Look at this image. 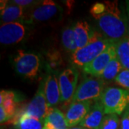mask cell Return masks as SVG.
Segmentation results:
<instances>
[{
	"label": "cell",
	"mask_w": 129,
	"mask_h": 129,
	"mask_svg": "<svg viewBox=\"0 0 129 129\" xmlns=\"http://www.w3.org/2000/svg\"><path fill=\"white\" fill-rule=\"evenodd\" d=\"M115 57L116 51L115 42H113L92 62L85 66L83 68V71L94 77H101L107 65Z\"/></svg>",
	"instance_id": "ba28073f"
},
{
	"label": "cell",
	"mask_w": 129,
	"mask_h": 129,
	"mask_svg": "<svg viewBox=\"0 0 129 129\" xmlns=\"http://www.w3.org/2000/svg\"><path fill=\"white\" fill-rule=\"evenodd\" d=\"M9 120V117L7 114V113L5 112V109L3 108V107L0 106V122H1V123H3Z\"/></svg>",
	"instance_id": "d4e9b609"
},
{
	"label": "cell",
	"mask_w": 129,
	"mask_h": 129,
	"mask_svg": "<svg viewBox=\"0 0 129 129\" xmlns=\"http://www.w3.org/2000/svg\"><path fill=\"white\" fill-rule=\"evenodd\" d=\"M75 42L78 49L83 48L90 42L92 30L86 22L79 21L73 26Z\"/></svg>",
	"instance_id": "9a60e30c"
},
{
	"label": "cell",
	"mask_w": 129,
	"mask_h": 129,
	"mask_svg": "<svg viewBox=\"0 0 129 129\" xmlns=\"http://www.w3.org/2000/svg\"><path fill=\"white\" fill-rule=\"evenodd\" d=\"M114 42L106 38L90 40L86 46L78 49L71 55V60L79 68H84L103 52Z\"/></svg>",
	"instance_id": "3957f363"
},
{
	"label": "cell",
	"mask_w": 129,
	"mask_h": 129,
	"mask_svg": "<svg viewBox=\"0 0 129 129\" xmlns=\"http://www.w3.org/2000/svg\"><path fill=\"white\" fill-rule=\"evenodd\" d=\"M105 111L101 101H96L91 107L85 118L80 123V126L86 129H100Z\"/></svg>",
	"instance_id": "4fadbf2b"
},
{
	"label": "cell",
	"mask_w": 129,
	"mask_h": 129,
	"mask_svg": "<svg viewBox=\"0 0 129 129\" xmlns=\"http://www.w3.org/2000/svg\"><path fill=\"white\" fill-rule=\"evenodd\" d=\"M101 101L106 115H120L129 106V90L107 88L102 94Z\"/></svg>",
	"instance_id": "7a4b0ae2"
},
{
	"label": "cell",
	"mask_w": 129,
	"mask_h": 129,
	"mask_svg": "<svg viewBox=\"0 0 129 129\" xmlns=\"http://www.w3.org/2000/svg\"><path fill=\"white\" fill-rule=\"evenodd\" d=\"M120 120L117 114H107L104 116L100 129H118Z\"/></svg>",
	"instance_id": "7402d4cb"
},
{
	"label": "cell",
	"mask_w": 129,
	"mask_h": 129,
	"mask_svg": "<svg viewBox=\"0 0 129 129\" xmlns=\"http://www.w3.org/2000/svg\"><path fill=\"white\" fill-rule=\"evenodd\" d=\"M14 4L19 5L20 7H23V6H27L33 4L35 2L32 0H15L13 2Z\"/></svg>",
	"instance_id": "484cf974"
},
{
	"label": "cell",
	"mask_w": 129,
	"mask_h": 129,
	"mask_svg": "<svg viewBox=\"0 0 129 129\" xmlns=\"http://www.w3.org/2000/svg\"><path fill=\"white\" fill-rule=\"evenodd\" d=\"M78 72L74 68H68L62 72L59 76V87L61 94V102L70 103L77 90Z\"/></svg>",
	"instance_id": "8992f818"
},
{
	"label": "cell",
	"mask_w": 129,
	"mask_h": 129,
	"mask_svg": "<svg viewBox=\"0 0 129 129\" xmlns=\"http://www.w3.org/2000/svg\"><path fill=\"white\" fill-rule=\"evenodd\" d=\"M120 129H129V106L125 109L121 117Z\"/></svg>",
	"instance_id": "cb8c5ba5"
},
{
	"label": "cell",
	"mask_w": 129,
	"mask_h": 129,
	"mask_svg": "<svg viewBox=\"0 0 129 129\" xmlns=\"http://www.w3.org/2000/svg\"><path fill=\"white\" fill-rule=\"evenodd\" d=\"M40 58L33 53L18 50L14 59V68L19 75L27 78L36 77L40 68Z\"/></svg>",
	"instance_id": "5b68a950"
},
{
	"label": "cell",
	"mask_w": 129,
	"mask_h": 129,
	"mask_svg": "<svg viewBox=\"0 0 129 129\" xmlns=\"http://www.w3.org/2000/svg\"><path fill=\"white\" fill-rule=\"evenodd\" d=\"M62 42L64 49L68 52L73 53L78 50L73 27H69L64 29L62 33Z\"/></svg>",
	"instance_id": "44dd1931"
},
{
	"label": "cell",
	"mask_w": 129,
	"mask_h": 129,
	"mask_svg": "<svg viewBox=\"0 0 129 129\" xmlns=\"http://www.w3.org/2000/svg\"><path fill=\"white\" fill-rule=\"evenodd\" d=\"M91 108V101L73 102L70 104L65 113L68 128L80 124Z\"/></svg>",
	"instance_id": "30bf717a"
},
{
	"label": "cell",
	"mask_w": 129,
	"mask_h": 129,
	"mask_svg": "<svg viewBox=\"0 0 129 129\" xmlns=\"http://www.w3.org/2000/svg\"><path fill=\"white\" fill-rule=\"evenodd\" d=\"M45 95L49 108L57 106L61 101L59 82L53 74H49L45 82Z\"/></svg>",
	"instance_id": "7c38bea8"
},
{
	"label": "cell",
	"mask_w": 129,
	"mask_h": 129,
	"mask_svg": "<svg viewBox=\"0 0 129 129\" xmlns=\"http://www.w3.org/2000/svg\"><path fill=\"white\" fill-rule=\"evenodd\" d=\"M104 80L99 77H90L83 80L74 95L72 103L90 101L101 98L104 91Z\"/></svg>",
	"instance_id": "277c9868"
},
{
	"label": "cell",
	"mask_w": 129,
	"mask_h": 129,
	"mask_svg": "<svg viewBox=\"0 0 129 129\" xmlns=\"http://www.w3.org/2000/svg\"><path fill=\"white\" fill-rule=\"evenodd\" d=\"M126 10H127V13L128 16V21H129V1H126Z\"/></svg>",
	"instance_id": "4316f807"
},
{
	"label": "cell",
	"mask_w": 129,
	"mask_h": 129,
	"mask_svg": "<svg viewBox=\"0 0 129 129\" xmlns=\"http://www.w3.org/2000/svg\"><path fill=\"white\" fill-rule=\"evenodd\" d=\"M0 106L3 107L9 118L14 116L17 107L16 95L13 91L1 90L0 92Z\"/></svg>",
	"instance_id": "e0dca14e"
},
{
	"label": "cell",
	"mask_w": 129,
	"mask_h": 129,
	"mask_svg": "<svg viewBox=\"0 0 129 129\" xmlns=\"http://www.w3.org/2000/svg\"><path fill=\"white\" fill-rule=\"evenodd\" d=\"M25 28L19 22L3 24L0 27V42L3 45H12L22 40Z\"/></svg>",
	"instance_id": "9c48e42d"
},
{
	"label": "cell",
	"mask_w": 129,
	"mask_h": 129,
	"mask_svg": "<svg viewBox=\"0 0 129 129\" xmlns=\"http://www.w3.org/2000/svg\"><path fill=\"white\" fill-rule=\"evenodd\" d=\"M68 129H86L80 126H75V127H72V128H69Z\"/></svg>",
	"instance_id": "83f0119b"
},
{
	"label": "cell",
	"mask_w": 129,
	"mask_h": 129,
	"mask_svg": "<svg viewBox=\"0 0 129 129\" xmlns=\"http://www.w3.org/2000/svg\"><path fill=\"white\" fill-rule=\"evenodd\" d=\"M14 123L17 129H44L45 120L22 112L16 118Z\"/></svg>",
	"instance_id": "2e32d148"
},
{
	"label": "cell",
	"mask_w": 129,
	"mask_h": 129,
	"mask_svg": "<svg viewBox=\"0 0 129 129\" xmlns=\"http://www.w3.org/2000/svg\"><path fill=\"white\" fill-rule=\"evenodd\" d=\"M115 82L121 87L129 90V70L123 69L117 75L115 79Z\"/></svg>",
	"instance_id": "603a6c76"
},
{
	"label": "cell",
	"mask_w": 129,
	"mask_h": 129,
	"mask_svg": "<svg viewBox=\"0 0 129 129\" xmlns=\"http://www.w3.org/2000/svg\"><path fill=\"white\" fill-rule=\"evenodd\" d=\"M23 14L22 7L16 4L7 5L5 8L1 10V19L3 24L16 22L17 19L22 17Z\"/></svg>",
	"instance_id": "d6986e66"
},
{
	"label": "cell",
	"mask_w": 129,
	"mask_h": 129,
	"mask_svg": "<svg viewBox=\"0 0 129 129\" xmlns=\"http://www.w3.org/2000/svg\"><path fill=\"white\" fill-rule=\"evenodd\" d=\"M60 9L59 5L52 1H44L33 9L30 21L43 22L52 19Z\"/></svg>",
	"instance_id": "8fae6325"
},
{
	"label": "cell",
	"mask_w": 129,
	"mask_h": 129,
	"mask_svg": "<svg viewBox=\"0 0 129 129\" xmlns=\"http://www.w3.org/2000/svg\"><path fill=\"white\" fill-rule=\"evenodd\" d=\"M44 129H68L65 115L57 108H50L45 119Z\"/></svg>",
	"instance_id": "5bb4252c"
},
{
	"label": "cell",
	"mask_w": 129,
	"mask_h": 129,
	"mask_svg": "<svg viewBox=\"0 0 129 129\" xmlns=\"http://www.w3.org/2000/svg\"><path fill=\"white\" fill-rule=\"evenodd\" d=\"M45 80L40 83L35 96L22 111L23 113L42 120H45L50 109L47 106L45 95Z\"/></svg>",
	"instance_id": "52a82bcc"
},
{
	"label": "cell",
	"mask_w": 129,
	"mask_h": 129,
	"mask_svg": "<svg viewBox=\"0 0 129 129\" xmlns=\"http://www.w3.org/2000/svg\"><path fill=\"white\" fill-rule=\"evenodd\" d=\"M123 70V68L118 61L117 57L113 58L109 62V64L107 65L103 73L101 75L100 78H101L103 80H115L117 75L120 73V72Z\"/></svg>",
	"instance_id": "ffe728a7"
},
{
	"label": "cell",
	"mask_w": 129,
	"mask_h": 129,
	"mask_svg": "<svg viewBox=\"0 0 129 129\" xmlns=\"http://www.w3.org/2000/svg\"><path fill=\"white\" fill-rule=\"evenodd\" d=\"M90 13L98 20L99 27L108 40L116 42L126 37L127 22L117 2L96 3L92 7Z\"/></svg>",
	"instance_id": "6da1fadb"
},
{
	"label": "cell",
	"mask_w": 129,
	"mask_h": 129,
	"mask_svg": "<svg viewBox=\"0 0 129 129\" xmlns=\"http://www.w3.org/2000/svg\"><path fill=\"white\" fill-rule=\"evenodd\" d=\"M116 57L123 68L129 70V37L115 42Z\"/></svg>",
	"instance_id": "ac0fdd59"
}]
</instances>
